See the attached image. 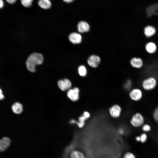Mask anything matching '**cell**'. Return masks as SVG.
I'll return each instance as SVG.
<instances>
[{"label": "cell", "instance_id": "277c9868", "mask_svg": "<svg viewBox=\"0 0 158 158\" xmlns=\"http://www.w3.org/2000/svg\"><path fill=\"white\" fill-rule=\"evenodd\" d=\"M79 90L77 87L70 88L68 90L67 96L71 101L75 102L79 99Z\"/></svg>", "mask_w": 158, "mask_h": 158}, {"label": "cell", "instance_id": "52a82bcc", "mask_svg": "<svg viewBox=\"0 0 158 158\" xmlns=\"http://www.w3.org/2000/svg\"><path fill=\"white\" fill-rule=\"evenodd\" d=\"M129 95L130 98L132 100L137 101L141 99L142 97V93L139 89L135 88L130 91Z\"/></svg>", "mask_w": 158, "mask_h": 158}, {"label": "cell", "instance_id": "e0dca14e", "mask_svg": "<svg viewBox=\"0 0 158 158\" xmlns=\"http://www.w3.org/2000/svg\"><path fill=\"white\" fill-rule=\"evenodd\" d=\"M145 49L148 53L150 54H153L156 51L157 47L154 43L150 42L146 44Z\"/></svg>", "mask_w": 158, "mask_h": 158}, {"label": "cell", "instance_id": "7a4b0ae2", "mask_svg": "<svg viewBox=\"0 0 158 158\" xmlns=\"http://www.w3.org/2000/svg\"><path fill=\"white\" fill-rule=\"evenodd\" d=\"M144 122V119L143 116L139 113L134 114L130 121L131 124L135 127H139L142 126Z\"/></svg>", "mask_w": 158, "mask_h": 158}, {"label": "cell", "instance_id": "603a6c76", "mask_svg": "<svg viewBox=\"0 0 158 158\" xmlns=\"http://www.w3.org/2000/svg\"><path fill=\"white\" fill-rule=\"evenodd\" d=\"M123 158H136L134 154L130 152H127L125 154Z\"/></svg>", "mask_w": 158, "mask_h": 158}, {"label": "cell", "instance_id": "44dd1931", "mask_svg": "<svg viewBox=\"0 0 158 158\" xmlns=\"http://www.w3.org/2000/svg\"><path fill=\"white\" fill-rule=\"evenodd\" d=\"M153 117L155 122L158 124V107L155 109L153 112Z\"/></svg>", "mask_w": 158, "mask_h": 158}, {"label": "cell", "instance_id": "f546056e", "mask_svg": "<svg viewBox=\"0 0 158 158\" xmlns=\"http://www.w3.org/2000/svg\"><path fill=\"white\" fill-rule=\"evenodd\" d=\"M63 1L66 3H70L73 2L74 0H63Z\"/></svg>", "mask_w": 158, "mask_h": 158}, {"label": "cell", "instance_id": "7c38bea8", "mask_svg": "<svg viewBox=\"0 0 158 158\" xmlns=\"http://www.w3.org/2000/svg\"><path fill=\"white\" fill-rule=\"evenodd\" d=\"M130 64L132 66L136 68H140L143 65L142 60L139 58L133 57L130 61Z\"/></svg>", "mask_w": 158, "mask_h": 158}, {"label": "cell", "instance_id": "ac0fdd59", "mask_svg": "<svg viewBox=\"0 0 158 158\" xmlns=\"http://www.w3.org/2000/svg\"><path fill=\"white\" fill-rule=\"evenodd\" d=\"M78 71L79 75L82 77H85L87 75V70L84 65L80 66L78 68Z\"/></svg>", "mask_w": 158, "mask_h": 158}, {"label": "cell", "instance_id": "8fae6325", "mask_svg": "<svg viewBox=\"0 0 158 158\" xmlns=\"http://www.w3.org/2000/svg\"><path fill=\"white\" fill-rule=\"evenodd\" d=\"M11 140L7 137H4L0 139V152L4 151L9 146Z\"/></svg>", "mask_w": 158, "mask_h": 158}, {"label": "cell", "instance_id": "9c48e42d", "mask_svg": "<svg viewBox=\"0 0 158 158\" xmlns=\"http://www.w3.org/2000/svg\"><path fill=\"white\" fill-rule=\"evenodd\" d=\"M68 38L70 41L74 44L80 43L82 40L81 35L79 33L75 32L71 33L69 35Z\"/></svg>", "mask_w": 158, "mask_h": 158}, {"label": "cell", "instance_id": "5bb4252c", "mask_svg": "<svg viewBox=\"0 0 158 158\" xmlns=\"http://www.w3.org/2000/svg\"><path fill=\"white\" fill-rule=\"evenodd\" d=\"M11 108L13 112L16 114H21L23 111V105L21 103L18 102L13 104Z\"/></svg>", "mask_w": 158, "mask_h": 158}, {"label": "cell", "instance_id": "83f0119b", "mask_svg": "<svg viewBox=\"0 0 158 158\" xmlns=\"http://www.w3.org/2000/svg\"><path fill=\"white\" fill-rule=\"evenodd\" d=\"M8 3L11 4H13L15 3L17 0H6Z\"/></svg>", "mask_w": 158, "mask_h": 158}, {"label": "cell", "instance_id": "8992f818", "mask_svg": "<svg viewBox=\"0 0 158 158\" xmlns=\"http://www.w3.org/2000/svg\"><path fill=\"white\" fill-rule=\"evenodd\" d=\"M58 85L61 90L65 91L71 88L72 84L68 79L65 78L63 80H59L58 82Z\"/></svg>", "mask_w": 158, "mask_h": 158}, {"label": "cell", "instance_id": "9a60e30c", "mask_svg": "<svg viewBox=\"0 0 158 158\" xmlns=\"http://www.w3.org/2000/svg\"><path fill=\"white\" fill-rule=\"evenodd\" d=\"M38 4L40 7L45 9L50 8L51 5L50 0H39Z\"/></svg>", "mask_w": 158, "mask_h": 158}, {"label": "cell", "instance_id": "4dcf8cb0", "mask_svg": "<svg viewBox=\"0 0 158 158\" xmlns=\"http://www.w3.org/2000/svg\"><path fill=\"white\" fill-rule=\"evenodd\" d=\"M136 140L138 141H140V136H138L135 138Z\"/></svg>", "mask_w": 158, "mask_h": 158}, {"label": "cell", "instance_id": "30bf717a", "mask_svg": "<svg viewBox=\"0 0 158 158\" xmlns=\"http://www.w3.org/2000/svg\"><path fill=\"white\" fill-rule=\"evenodd\" d=\"M90 28L89 24L84 21L79 22L77 25L78 30L80 33L87 32L90 30Z\"/></svg>", "mask_w": 158, "mask_h": 158}, {"label": "cell", "instance_id": "ffe728a7", "mask_svg": "<svg viewBox=\"0 0 158 158\" xmlns=\"http://www.w3.org/2000/svg\"><path fill=\"white\" fill-rule=\"evenodd\" d=\"M33 0H21L22 4L25 7H29L31 6Z\"/></svg>", "mask_w": 158, "mask_h": 158}, {"label": "cell", "instance_id": "7402d4cb", "mask_svg": "<svg viewBox=\"0 0 158 158\" xmlns=\"http://www.w3.org/2000/svg\"><path fill=\"white\" fill-rule=\"evenodd\" d=\"M142 130L145 132H148L151 130L150 126L147 124H145L142 126Z\"/></svg>", "mask_w": 158, "mask_h": 158}, {"label": "cell", "instance_id": "d4e9b609", "mask_svg": "<svg viewBox=\"0 0 158 158\" xmlns=\"http://www.w3.org/2000/svg\"><path fill=\"white\" fill-rule=\"evenodd\" d=\"M131 82L130 80H127L125 83L124 87L126 89H129L131 86Z\"/></svg>", "mask_w": 158, "mask_h": 158}, {"label": "cell", "instance_id": "f1b7e54d", "mask_svg": "<svg viewBox=\"0 0 158 158\" xmlns=\"http://www.w3.org/2000/svg\"><path fill=\"white\" fill-rule=\"evenodd\" d=\"M4 5V3L3 0H0V9L2 8Z\"/></svg>", "mask_w": 158, "mask_h": 158}, {"label": "cell", "instance_id": "d6986e66", "mask_svg": "<svg viewBox=\"0 0 158 158\" xmlns=\"http://www.w3.org/2000/svg\"><path fill=\"white\" fill-rule=\"evenodd\" d=\"M87 119L83 115L80 116L79 118V122H78L77 125L80 128H82L85 125V121Z\"/></svg>", "mask_w": 158, "mask_h": 158}, {"label": "cell", "instance_id": "cb8c5ba5", "mask_svg": "<svg viewBox=\"0 0 158 158\" xmlns=\"http://www.w3.org/2000/svg\"><path fill=\"white\" fill-rule=\"evenodd\" d=\"M140 141L142 143L145 142L147 138V134L144 133L142 134L140 136Z\"/></svg>", "mask_w": 158, "mask_h": 158}, {"label": "cell", "instance_id": "2e32d148", "mask_svg": "<svg viewBox=\"0 0 158 158\" xmlns=\"http://www.w3.org/2000/svg\"><path fill=\"white\" fill-rule=\"evenodd\" d=\"M70 158H86L84 154L77 150L72 151L70 155Z\"/></svg>", "mask_w": 158, "mask_h": 158}, {"label": "cell", "instance_id": "5b68a950", "mask_svg": "<svg viewBox=\"0 0 158 158\" xmlns=\"http://www.w3.org/2000/svg\"><path fill=\"white\" fill-rule=\"evenodd\" d=\"M101 61V59L99 56L95 55L90 56L87 60L88 65L92 67L95 68L99 65Z\"/></svg>", "mask_w": 158, "mask_h": 158}, {"label": "cell", "instance_id": "3957f363", "mask_svg": "<svg viewBox=\"0 0 158 158\" xmlns=\"http://www.w3.org/2000/svg\"><path fill=\"white\" fill-rule=\"evenodd\" d=\"M157 81L153 77H151L144 80L142 83L143 88L146 90H150L156 87Z\"/></svg>", "mask_w": 158, "mask_h": 158}, {"label": "cell", "instance_id": "6da1fadb", "mask_svg": "<svg viewBox=\"0 0 158 158\" xmlns=\"http://www.w3.org/2000/svg\"><path fill=\"white\" fill-rule=\"evenodd\" d=\"M43 61V56L38 53H34L31 54L28 57L26 62L28 69L31 72L35 71L36 66L42 64Z\"/></svg>", "mask_w": 158, "mask_h": 158}, {"label": "cell", "instance_id": "4fadbf2b", "mask_svg": "<svg viewBox=\"0 0 158 158\" xmlns=\"http://www.w3.org/2000/svg\"><path fill=\"white\" fill-rule=\"evenodd\" d=\"M155 28L151 25H148L145 27L144 29V33L145 36L150 37L153 35L155 33Z\"/></svg>", "mask_w": 158, "mask_h": 158}, {"label": "cell", "instance_id": "4316f807", "mask_svg": "<svg viewBox=\"0 0 158 158\" xmlns=\"http://www.w3.org/2000/svg\"><path fill=\"white\" fill-rule=\"evenodd\" d=\"M4 98V96L3 94L2 91L0 88V100L3 99Z\"/></svg>", "mask_w": 158, "mask_h": 158}, {"label": "cell", "instance_id": "484cf974", "mask_svg": "<svg viewBox=\"0 0 158 158\" xmlns=\"http://www.w3.org/2000/svg\"><path fill=\"white\" fill-rule=\"evenodd\" d=\"M83 115L87 119L90 117V114L89 113L86 111L83 113Z\"/></svg>", "mask_w": 158, "mask_h": 158}, {"label": "cell", "instance_id": "ba28073f", "mask_svg": "<svg viewBox=\"0 0 158 158\" xmlns=\"http://www.w3.org/2000/svg\"><path fill=\"white\" fill-rule=\"evenodd\" d=\"M121 110V108L119 106L115 104L109 108V111L110 115L112 117L116 118L120 116Z\"/></svg>", "mask_w": 158, "mask_h": 158}]
</instances>
